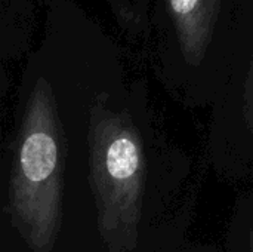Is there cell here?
<instances>
[{
	"label": "cell",
	"mask_w": 253,
	"mask_h": 252,
	"mask_svg": "<svg viewBox=\"0 0 253 252\" xmlns=\"http://www.w3.org/2000/svg\"><path fill=\"white\" fill-rule=\"evenodd\" d=\"M64 154L52 88L34 85L22 117L10 169V226L33 252H52L62 227Z\"/></svg>",
	"instance_id": "6da1fadb"
},
{
	"label": "cell",
	"mask_w": 253,
	"mask_h": 252,
	"mask_svg": "<svg viewBox=\"0 0 253 252\" xmlns=\"http://www.w3.org/2000/svg\"><path fill=\"white\" fill-rule=\"evenodd\" d=\"M89 180L96 209V229L108 252H130L139 244L145 154L132 119L93 107L89 126Z\"/></svg>",
	"instance_id": "7a4b0ae2"
},
{
	"label": "cell",
	"mask_w": 253,
	"mask_h": 252,
	"mask_svg": "<svg viewBox=\"0 0 253 252\" xmlns=\"http://www.w3.org/2000/svg\"><path fill=\"white\" fill-rule=\"evenodd\" d=\"M169 9L185 61L199 65L213 37L221 0H169Z\"/></svg>",
	"instance_id": "3957f363"
},
{
	"label": "cell",
	"mask_w": 253,
	"mask_h": 252,
	"mask_svg": "<svg viewBox=\"0 0 253 252\" xmlns=\"http://www.w3.org/2000/svg\"><path fill=\"white\" fill-rule=\"evenodd\" d=\"M240 233H243V242L246 244L248 252H253V221L248 224V227H239Z\"/></svg>",
	"instance_id": "277c9868"
}]
</instances>
